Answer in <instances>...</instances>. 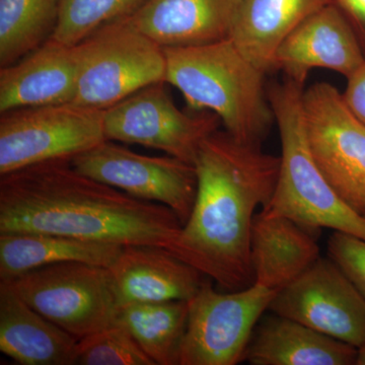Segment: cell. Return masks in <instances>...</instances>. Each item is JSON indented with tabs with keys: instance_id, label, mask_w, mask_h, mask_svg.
I'll list each match as a JSON object with an SVG mask.
<instances>
[{
	"instance_id": "cell-1",
	"label": "cell",
	"mask_w": 365,
	"mask_h": 365,
	"mask_svg": "<svg viewBox=\"0 0 365 365\" xmlns=\"http://www.w3.org/2000/svg\"><path fill=\"white\" fill-rule=\"evenodd\" d=\"M194 165L193 210L168 250L225 292L251 287L252 225L257 209L273 195L280 157L216 130L201 144Z\"/></svg>"
},
{
	"instance_id": "cell-2",
	"label": "cell",
	"mask_w": 365,
	"mask_h": 365,
	"mask_svg": "<svg viewBox=\"0 0 365 365\" xmlns=\"http://www.w3.org/2000/svg\"><path fill=\"white\" fill-rule=\"evenodd\" d=\"M182 227L170 208L86 176L71 160L37 163L0 176V234L44 232L169 249Z\"/></svg>"
},
{
	"instance_id": "cell-3",
	"label": "cell",
	"mask_w": 365,
	"mask_h": 365,
	"mask_svg": "<svg viewBox=\"0 0 365 365\" xmlns=\"http://www.w3.org/2000/svg\"><path fill=\"white\" fill-rule=\"evenodd\" d=\"M163 50L165 83L181 91L192 112L215 113L230 135L261 146L276 124L265 72L230 39Z\"/></svg>"
},
{
	"instance_id": "cell-4",
	"label": "cell",
	"mask_w": 365,
	"mask_h": 365,
	"mask_svg": "<svg viewBox=\"0 0 365 365\" xmlns=\"http://www.w3.org/2000/svg\"><path fill=\"white\" fill-rule=\"evenodd\" d=\"M306 83L284 76L267 86L281 140L280 170L264 212L285 216L309 232L330 228L365 240V216L334 191L314 162L304 126L302 93Z\"/></svg>"
},
{
	"instance_id": "cell-5",
	"label": "cell",
	"mask_w": 365,
	"mask_h": 365,
	"mask_svg": "<svg viewBox=\"0 0 365 365\" xmlns=\"http://www.w3.org/2000/svg\"><path fill=\"white\" fill-rule=\"evenodd\" d=\"M74 104L107 110L132 93L165 83V50L123 19L101 26L76 45Z\"/></svg>"
},
{
	"instance_id": "cell-6",
	"label": "cell",
	"mask_w": 365,
	"mask_h": 365,
	"mask_svg": "<svg viewBox=\"0 0 365 365\" xmlns=\"http://www.w3.org/2000/svg\"><path fill=\"white\" fill-rule=\"evenodd\" d=\"M0 281L78 340L116 322L119 306L108 268L66 262Z\"/></svg>"
},
{
	"instance_id": "cell-7",
	"label": "cell",
	"mask_w": 365,
	"mask_h": 365,
	"mask_svg": "<svg viewBox=\"0 0 365 365\" xmlns=\"http://www.w3.org/2000/svg\"><path fill=\"white\" fill-rule=\"evenodd\" d=\"M104 112L66 103L1 113L0 176L37 163L71 160L107 140Z\"/></svg>"
},
{
	"instance_id": "cell-8",
	"label": "cell",
	"mask_w": 365,
	"mask_h": 365,
	"mask_svg": "<svg viewBox=\"0 0 365 365\" xmlns=\"http://www.w3.org/2000/svg\"><path fill=\"white\" fill-rule=\"evenodd\" d=\"M205 280L189 300V319L179 365H235L245 360L257 324L277 292L254 283L218 292Z\"/></svg>"
},
{
	"instance_id": "cell-9",
	"label": "cell",
	"mask_w": 365,
	"mask_h": 365,
	"mask_svg": "<svg viewBox=\"0 0 365 365\" xmlns=\"http://www.w3.org/2000/svg\"><path fill=\"white\" fill-rule=\"evenodd\" d=\"M302 112L309 150L334 191L365 216V126L331 83L304 88Z\"/></svg>"
},
{
	"instance_id": "cell-10",
	"label": "cell",
	"mask_w": 365,
	"mask_h": 365,
	"mask_svg": "<svg viewBox=\"0 0 365 365\" xmlns=\"http://www.w3.org/2000/svg\"><path fill=\"white\" fill-rule=\"evenodd\" d=\"M165 83L145 86L105 110L106 139L162 150L194 165L201 144L222 122L210 111H181Z\"/></svg>"
},
{
	"instance_id": "cell-11",
	"label": "cell",
	"mask_w": 365,
	"mask_h": 365,
	"mask_svg": "<svg viewBox=\"0 0 365 365\" xmlns=\"http://www.w3.org/2000/svg\"><path fill=\"white\" fill-rule=\"evenodd\" d=\"M71 163L86 176L140 200L170 208L182 225L193 210L198 180L192 163L170 155H140L111 140L76 155Z\"/></svg>"
},
{
	"instance_id": "cell-12",
	"label": "cell",
	"mask_w": 365,
	"mask_h": 365,
	"mask_svg": "<svg viewBox=\"0 0 365 365\" xmlns=\"http://www.w3.org/2000/svg\"><path fill=\"white\" fill-rule=\"evenodd\" d=\"M268 311L354 347L365 344V300L330 258L319 257L279 290Z\"/></svg>"
},
{
	"instance_id": "cell-13",
	"label": "cell",
	"mask_w": 365,
	"mask_h": 365,
	"mask_svg": "<svg viewBox=\"0 0 365 365\" xmlns=\"http://www.w3.org/2000/svg\"><path fill=\"white\" fill-rule=\"evenodd\" d=\"M365 61L359 41L337 7L328 4L314 11L282 41L274 71L306 83L313 68L330 69L350 78Z\"/></svg>"
},
{
	"instance_id": "cell-14",
	"label": "cell",
	"mask_w": 365,
	"mask_h": 365,
	"mask_svg": "<svg viewBox=\"0 0 365 365\" xmlns=\"http://www.w3.org/2000/svg\"><path fill=\"white\" fill-rule=\"evenodd\" d=\"M108 269L119 307L137 302H189L207 279L170 250L150 245L124 247Z\"/></svg>"
},
{
	"instance_id": "cell-15",
	"label": "cell",
	"mask_w": 365,
	"mask_h": 365,
	"mask_svg": "<svg viewBox=\"0 0 365 365\" xmlns=\"http://www.w3.org/2000/svg\"><path fill=\"white\" fill-rule=\"evenodd\" d=\"M76 46L50 38L11 66L0 68V114L35 106L73 103Z\"/></svg>"
},
{
	"instance_id": "cell-16",
	"label": "cell",
	"mask_w": 365,
	"mask_h": 365,
	"mask_svg": "<svg viewBox=\"0 0 365 365\" xmlns=\"http://www.w3.org/2000/svg\"><path fill=\"white\" fill-rule=\"evenodd\" d=\"M242 0H148L132 23L163 48L230 39Z\"/></svg>"
},
{
	"instance_id": "cell-17",
	"label": "cell",
	"mask_w": 365,
	"mask_h": 365,
	"mask_svg": "<svg viewBox=\"0 0 365 365\" xmlns=\"http://www.w3.org/2000/svg\"><path fill=\"white\" fill-rule=\"evenodd\" d=\"M78 339L0 281V351L21 365H74Z\"/></svg>"
},
{
	"instance_id": "cell-18",
	"label": "cell",
	"mask_w": 365,
	"mask_h": 365,
	"mask_svg": "<svg viewBox=\"0 0 365 365\" xmlns=\"http://www.w3.org/2000/svg\"><path fill=\"white\" fill-rule=\"evenodd\" d=\"M313 232L294 220L261 210L251 232V263L255 283L279 292L319 258Z\"/></svg>"
},
{
	"instance_id": "cell-19",
	"label": "cell",
	"mask_w": 365,
	"mask_h": 365,
	"mask_svg": "<svg viewBox=\"0 0 365 365\" xmlns=\"http://www.w3.org/2000/svg\"><path fill=\"white\" fill-rule=\"evenodd\" d=\"M356 356L354 346L274 314L262 319L245 360L252 365H350Z\"/></svg>"
},
{
	"instance_id": "cell-20",
	"label": "cell",
	"mask_w": 365,
	"mask_h": 365,
	"mask_svg": "<svg viewBox=\"0 0 365 365\" xmlns=\"http://www.w3.org/2000/svg\"><path fill=\"white\" fill-rule=\"evenodd\" d=\"M328 0H242L230 39L255 66L274 71L282 41Z\"/></svg>"
},
{
	"instance_id": "cell-21",
	"label": "cell",
	"mask_w": 365,
	"mask_h": 365,
	"mask_svg": "<svg viewBox=\"0 0 365 365\" xmlns=\"http://www.w3.org/2000/svg\"><path fill=\"white\" fill-rule=\"evenodd\" d=\"M123 246L44 232L0 234V280H9L44 266L81 262L111 267Z\"/></svg>"
},
{
	"instance_id": "cell-22",
	"label": "cell",
	"mask_w": 365,
	"mask_h": 365,
	"mask_svg": "<svg viewBox=\"0 0 365 365\" xmlns=\"http://www.w3.org/2000/svg\"><path fill=\"white\" fill-rule=\"evenodd\" d=\"M189 319V302H137L118 311L125 327L155 365H179Z\"/></svg>"
},
{
	"instance_id": "cell-23",
	"label": "cell",
	"mask_w": 365,
	"mask_h": 365,
	"mask_svg": "<svg viewBox=\"0 0 365 365\" xmlns=\"http://www.w3.org/2000/svg\"><path fill=\"white\" fill-rule=\"evenodd\" d=\"M60 0H0V67L16 63L49 40Z\"/></svg>"
},
{
	"instance_id": "cell-24",
	"label": "cell",
	"mask_w": 365,
	"mask_h": 365,
	"mask_svg": "<svg viewBox=\"0 0 365 365\" xmlns=\"http://www.w3.org/2000/svg\"><path fill=\"white\" fill-rule=\"evenodd\" d=\"M148 0H60L58 23L51 38L76 46L107 25L130 18Z\"/></svg>"
},
{
	"instance_id": "cell-25",
	"label": "cell",
	"mask_w": 365,
	"mask_h": 365,
	"mask_svg": "<svg viewBox=\"0 0 365 365\" xmlns=\"http://www.w3.org/2000/svg\"><path fill=\"white\" fill-rule=\"evenodd\" d=\"M74 365H155L121 324L115 322L78 341Z\"/></svg>"
},
{
	"instance_id": "cell-26",
	"label": "cell",
	"mask_w": 365,
	"mask_h": 365,
	"mask_svg": "<svg viewBox=\"0 0 365 365\" xmlns=\"http://www.w3.org/2000/svg\"><path fill=\"white\" fill-rule=\"evenodd\" d=\"M328 255L365 300V240L334 232L329 239Z\"/></svg>"
},
{
	"instance_id": "cell-27",
	"label": "cell",
	"mask_w": 365,
	"mask_h": 365,
	"mask_svg": "<svg viewBox=\"0 0 365 365\" xmlns=\"http://www.w3.org/2000/svg\"><path fill=\"white\" fill-rule=\"evenodd\" d=\"M342 98L349 111L365 126V61L347 78Z\"/></svg>"
},
{
	"instance_id": "cell-28",
	"label": "cell",
	"mask_w": 365,
	"mask_h": 365,
	"mask_svg": "<svg viewBox=\"0 0 365 365\" xmlns=\"http://www.w3.org/2000/svg\"><path fill=\"white\" fill-rule=\"evenodd\" d=\"M345 16L365 55V0H328Z\"/></svg>"
},
{
	"instance_id": "cell-29",
	"label": "cell",
	"mask_w": 365,
	"mask_h": 365,
	"mask_svg": "<svg viewBox=\"0 0 365 365\" xmlns=\"http://www.w3.org/2000/svg\"><path fill=\"white\" fill-rule=\"evenodd\" d=\"M355 364L365 365V344L357 348L356 362Z\"/></svg>"
}]
</instances>
